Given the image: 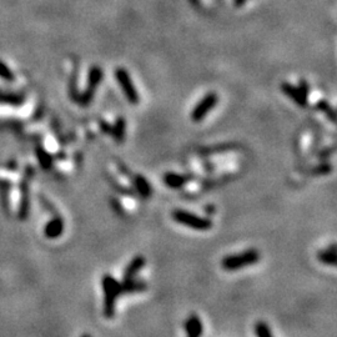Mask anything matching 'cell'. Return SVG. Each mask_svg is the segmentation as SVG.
<instances>
[{
	"label": "cell",
	"mask_w": 337,
	"mask_h": 337,
	"mask_svg": "<svg viewBox=\"0 0 337 337\" xmlns=\"http://www.w3.org/2000/svg\"><path fill=\"white\" fill-rule=\"evenodd\" d=\"M282 90L286 95L290 96V98L292 99L295 103L299 104L300 106H306V98H305V95L299 90V89L292 86L291 84H287V82H283Z\"/></svg>",
	"instance_id": "4fadbf2b"
},
{
	"label": "cell",
	"mask_w": 337,
	"mask_h": 337,
	"mask_svg": "<svg viewBox=\"0 0 337 337\" xmlns=\"http://www.w3.org/2000/svg\"><path fill=\"white\" fill-rule=\"evenodd\" d=\"M147 287H149V285H147L146 281L137 277L120 281L121 295H133V293L144 292V291L147 290Z\"/></svg>",
	"instance_id": "8992f818"
},
{
	"label": "cell",
	"mask_w": 337,
	"mask_h": 337,
	"mask_svg": "<svg viewBox=\"0 0 337 337\" xmlns=\"http://www.w3.org/2000/svg\"><path fill=\"white\" fill-rule=\"evenodd\" d=\"M317 259H319L320 263H322L324 265L332 266L335 268L337 264L336 259V244H331V246L327 247V249L321 250V251L317 252Z\"/></svg>",
	"instance_id": "7c38bea8"
},
{
	"label": "cell",
	"mask_w": 337,
	"mask_h": 337,
	"mask_svg": "<svg viewBox=\"0 0 337 337\" xmlns=\"http://www.w3.org/2000/svg\"><path fill=\"white\" fill-rule=\"evenodd\" d=\"M109 202H110L111 208H113L114 212H115L116 215H119V216H125V208L121 205L120 200H119L118 198H110L109 199Z\"/></svg>",
	"instance_id": "d6986e66"
},
{
	"label": "cell",
	"mask_w": 337,
	"mask_h": 337,
	"mask_svg": "<svg viewBox=\"0 0 337 337\" xmlns=\"http://www.w3.org/2000/svg\"><path fill=\"white\" fill-rule=\"evenodd\" d=\"M101 287L104 293V316L110 320L115 316L116 301L121 296L120 281L116 280L114 276L105 273L101 278Z\"/></svg>",
	"instance_id": "6da1fadb"
},
{
	"label": "cell",
	"mask_w": 337,
	"mask_h": 337,
	"mask_svg": "<svg viewBox=\"0 0 337 337\" xmlns=\"http://www.w3.org/2000/svg\"><path fill=\"white\" fill-rule=\"evenodd\" d=\"M260 251L256 249H247L239 254H231L221 260V268L225 271H239L241 269L255 265L260 261Z\"/></svg>",
	"instance_id": "7a4b0ae2"
},
{
	"label": "cell",
	"mask_w": 337,
	"mask_h": 337,
	"mask_svg": "<svg viewBox=\"0 0 337 337\" xmlns=\"http://www.w3.org/2000/svg\"><path fill=\"white\" fill-rule=\"evenodd\" d=\"M203 211L207 215V217H210L216 212V207H215V205H212V203H208V205L203 206Z\"/></svg>",
	"instance_id": "603a6c76"
},
{
	"label": "cell",
	"mask_w": 337,
	"mask_h": 337,
	"mask_svg": "<svg viewBox=\"0 0 337 337\" xmlns=\"http://www.w3.org/2000/svg\"><path fill=\"white\" fill-rule=\"evenodd\" d=\"M217 101H219V96L216 94L211 93L207 94L198 105L195 106V109L193 110V114H191V118H193L194 121H201L206 115H207L210 111L214 109V106L216 105Z\"/></svg>",
	"instance_id": "5b68a950"
},
{
	"label": "cell",
	"mask_w": 337,
	"mask_h": 337,
	"mask_svg": "<svg viewBox=\"0 0 337 337\" xmlns=\"http://www.w3.org/2000/svg\"><path fill=\"white\" fill-rule=\"evenodd\" d=\"M125 129H126V125H125L124 119H119V120L116 121L115 126H114V129H113V136H114V139H115V141H118V142L123 141L124 136H125Z\"/></svg>",
	"instance_id": "e0dca14e"
},
{
	"label": "cell",
	"mask_w": 337,
	"mask_h": 337,
	"mask_svg": "<svg viewBox=\"0 0 337 337\" xmlns=\"http://www.w3.org/2000/svg\"><path fill=\"white\" fill-rule=\"evenodd\" d=\"M184 327H185L186 337H201V335H202V321H201V319L196 314L190 315L185 320Z\"/></svg>",
	"instance_id": "30bf717a"
},
{
	"label": "cell",
	"mask_w": 337,
	"mask_h": 337,
	"mask_svg": "<svg viewBox=\"0 0 337 337\" xmlns=\"http://www.w3.org/2000/svg\"><path fill=\"white\" fill-rule=\"evenodd\" d=\"M81 337H91V336H90V335H89V334H84Z\"/></svg>",
	"instance_id": "d4e9b609"
},
{
	"label": "cell",
	"mask_w": 337,
	"mask_h": 337,
	"mask_svg": "<svg viewBox=\"0 0 337 337\" xmlns=\"http://www.w3.org/2000/svg\"><path fill=\"white\" fill-rule=\"evenodd\" d=\"M195 180V178L191 175H183V174L176 173H165L162 176V181L167 188L178 190V189H183L184 186L188 185L190 181Z\"/></svg>",
	"instance_id": "52a82bcc"
},
{
	"label": "cell",
	"mask_w": 337,
	"mask_h": 337,
	"mask_svg": "<svg viewBox=\"0 0 337 337\" xmlns=\"http://www.w3.org/2000/svg\"><path fill=\"white\" fill-rule=\"evenodd\" d=\"M115 77L120 82L121 89L125 93V96L128 98V100L132 104L139 103V94H137L136 89H135L134 82H133L129 72L126 71L125 69H123V67H120V69L115 70Z\"/></svg>",
	"instance_id": "277c9868"
},
{
	"label": "cell",
	"mask_w": 337,
	"mask_h": 337,
	"mask_svg": "<svg viewBox=\"0 0 337 337\" xmlns=\"http://www.w3.org/2000/svg\"><path fill=\"white\" fill-rule=\"evenodd\" d=\"M132 185L133 190L135 191L139 198L141 199H150L152 195V188L150 185V183L147 181V179H145L144 176L140 175V174H135L132 178Z\"/></svg>",
	"instance_id": "ba28073f"
},
{
	"label": "cell",
	"mask_w": 337,
	"mask_h": 337,
	"mask_svg": "<svg viewBox=\"0 0 337 337\" xmlns=\"http://www.w3.org/2000/svg\"><path fill=\"white\" fill-rule=\"evenodd\" d=\"M115 162H116V169H118L119 173H120L121 175L124 176V178L132 180V178H133V175H134V174L132 173V170H130L129 167L126 166V165L124 164V162H121L120 160H116Z\"/></svg>",
	"instance_id": "ffe728a7"
},
{
	"label": "cell",
	"mask_w": 337,
	"mask_h": 337,
	"mask_svg": "<svg viewBox=\"0 0 337 337\" xmlns=\"http://www.w3.org/2000/svg\"><path fill=\"white\" fill-rule=\"evenodd\" d=\"M108 180H109V183H110L111 188H113L114 190L119 194V195L128 196V198H134V199L137 198V195L135 194V191L133 190V188H126V186L121 185V184L119 183V181L116 180L114 176H111V174H108Z\"/></svg>",
	"instance_id": "5bb4252c"
},
{
	"label": "cell",
	"mask_w": 337,
	"mask_h": 337,
	"mask_svg": "<svg viewBox=\"0 0 337 337\" xmlns=\"http://www.w3.org/2000/svg\"><path fill=\"white\" fill-rule=\"evenodd\" d=\"M63 232H64V221L59 216L53 217L50 221L47 222L44 227V235L47 239H58L62 236Z\"/></svg>",
	"instance_id": "8fae6325"
},
{
	"label": "cell",
	"mask_w": 337,
	"mask_h": 337,
	"mask_svg": "<svg viewBox=\"0 0 337 337\" xmlns=\"http://www.w3.org/2000/svg\"><path fill=\"white\" fill-rule=\"evenodd\" d=\"M244 1H246V0H236V4H241L244 3Z\"/></svg>",
	"instance_id": "cb8c5ba5"
},
{
	"label": "cell",
	"mask_w": 337,
	"mask_h": 337,
	"mask_svg": "<svg viewBox=\"0 0 337 337\" xmlns=\"http://www.w3.org/2000/svg\"><path fill=\"white\" fill-rule=\"evenodd\" d=\"M332 170V166L330 164H321L314 170L315 175H326Z\"/></svg>",
	"instance_id": "44dd1931"
},
{
	"label": "cell",
	"mask_w": 337,
	"mask_h": 337,
	"mask_svg": "<svg viewBox=\"0 0 337 337\" xmlns=\"http://www.w3.org/2000/svg\"><path fill=\"white\" fill-rule=\"evenodd\" d=\"M171 217L175 222L189 227V229L196 230V231H208L212 229V220L207 216H200L195 212H191L184 208H175L171 212Z\"/></svg>",
	"instance_id": "3957f363"
},
{
	"label": "cell",
	"mask_w": 337,
	"mask_h": 337,
	"mask_svg": "<svg viewBox=\"0 0 337 337\" xmlns=\"http://www.w3.org/2000/svg\"><path fill=\"white\" fill-rule=\"evenodd\" d=\"M103 79V71H101L99 67H93L90 71V76H89V85H90V94L93 91V89L95 88L96 85H99V82L101 81Z\"/></svg>",
	"instance_id": "ac0fdd59"
},
{
	"label": "cell",
	"mask_w": 337,
	"mask_h": 337,
	"mask_svg": "<svg viewBox=\"0 0 337 337\" xmlns=\"http://www.w3.org/2000/svg\"><path fill=\"white\" fill-rule=\"evenodd\" d=\"M146 265V259L142 255H136L129 261V264L125 266L123 271V280H128V278L137 277L142 269Z\"/></svg>",
	"instance_id": "9c48e42d"
},
{
	"label": "cell",
	"mask_w": 337,
	"mask_h": 337,
	"mask_svg": "<svg viewBox=\"0 0 337 337\" xmlns=\"http://www.w3.org/2000/svg\"><path fill=\"white\" fill-rule=\"evenodd\" d=\"M256 337H273L270 326L265 321H258L254 326Z\"/></svg>",
	"instance_id": "2e32d148"
},
{
	"label": "cell",
	"mask_w": 337,
	"mask_h": 337,
	"mask_svg": "<svg viewBox=\"0 0 337 337\" xmlns=\"http://www.w3.org/2000/svg\"><path fill=\"white\" fill-rule=\"evenodd\" d=\"M36 157H38L40 166L43 167L44 170H49L50 167H52L53 159H52V156H50V155L45 151V150H43V149L36 150Z\"/></svg>",
	"instance_id": "9a60e30c"
},
{
	"label": "cell",
	"mask_w": 337,
	"mask_h": 337,
	"mask_svg": "<svg viewBox=\"0 0 337 337\" xmlns=\"http://www.w3.org/2000/svg\"><path fill=\"white\" fill-rule=\"evenodd\" d=\"M0 76L4 77V79H8V80L13 79V74H11V71L9 70V67H6V65L3 64V63H0Z\"/></svg>",
	"instance_id": "7402d4cb"
}]
</instances>
